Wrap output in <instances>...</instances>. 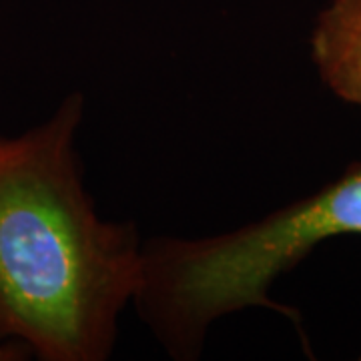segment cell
Masks as SVG:
<instances>
[{
    "instance_id": "6da1fadb",
    "label": "cell",
    "mask_w": 361,
    "mask_h": 361,
    "mask_svg": "<svg viewBox=\"0 0 361 361\" xmlns=\"http://www.w3.org/2000/svg\"><path fill=\"white\" fill-rule=\"evenodd\" d=\"M82 103L0 135V343L44 361L106 360L141 283L137 229L101 219L80 179Z\"/></svg>"
},
{
    "instance_id": "3957f363",
    "label": "cell",
    "mask_w": 361,
    "mask_h": 361,
    "mask_svg": "<svg viewBox=\"0 0 361 361\" xmlns=\"http://www.w3.org/2000/svg\"><path fill=\"white\" fill-rule=\"evenodd\" d=\"M311 59L325 87L361 109V0H334L319 14Z\"/></svg>"
},
{
    "instance_id": "7a4b0ae2",
    "label": "cell",
    "mask_w": 361,
    "mask_h": 361,
    "mask_svg": "<svg viewBox=\"0 0 361 361\" xmlns=\"http://www.w3.org/2000/svg\"><path fill=\"white\" fill-rule=\"evenodd\" d=\"M339 235H361V163L235 231L142 243L133 301L169 353L189 360L201 351L209 325L229 313L267 307L297 319L295 311L269 299L271 285Z\"/></svg>"
},
{
    "instance_id": "277c9868",
    "label": "cell",
    "mask_w": 361,
    "mask_h": 361,
    "mask_svg": "<svg viewBox=\"0 0 361 361\" xmlns=\"http://www.w3.org/2000/svg\"><path fill=\"white\" fill-rule=\"evenodd\" d=\"M25 353H28V349L18 343H0V361L23 360Z\"/></svg>"
}]
</instances>
